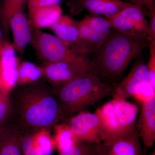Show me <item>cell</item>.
I'll list each match as a JSON object with an SVG mask.
<instances>
[{"label": "cell", "mask_w": 155, "mask_h": 155, "mask_svg": "<svg viewBox=\"0 0 155 155\" xmlns=\"http://www.w3.org/2000/svg\"><path fill=\"white\" fill-rule=\"evenodd\" d=\"M131 4L122 0H74L70 4L71 12L77 14L84 10L93 15L113 17Z\"/></svg>", "instance_id": "4fadbf2b"}, {"label": "cell", "mask_w": 155, "mask_h": 155, "mask_svg": "<svg viewBox=\"0 0 155 155\" xmlns=\"http://www.w3.org/2000/svg\"><path fill=\"white\" fill-rule=\"evenodd\" d=\"M43 76L54 87L68 83L86 72L89 67L65 62L44 63L41 66Z\"/></svg>", "instance_id": "30bf717a"}, {"label": "cell", "mask_w": 155, "mask_h": 155, "mask_svg": "<svg viewBox=\"0 0 155 155\" xmlns=\"http://www.w3.org/2000/svg\"><path fill=\"white\" fill-rule=\"evenodd\" d=\"M144 155H155V150H153V151L152 152L149 153L148 154Z\"/></svg>", "instance_id": "1f68e13d"}, {"label": "cell", "mask_w": 155, "mask_h": 155, "mask_svg": "<svg viewBox=\"0 0 155 155\" xmlns=\"http://www.w3.org/2000/svg\"><path fill=\"white\" fill-rule=\"evenodd\" d=\"M22 128L10 125L0 137V155H22L20 145Z\"/></svg>", "instance_id": "ac0fdd59"}, {"label": "cell", "mask_w": 155, "mask_h": 155, "mask_svg": "<svg viewBox=\"0 0 155 155\" xmlns=\"http://www.w3.org/2000/svg\"><path fill=\"white\" fill-rule=\"evenodd\" d=\"M150 43L147 35L112 29L91 54V72L102 80L115 81Z\"/></svg>", "instance_id": "6da1fadb"}, {"label": "cell", "mask_w": 155, "mask_h": 155, "mask_svg": "<svg viewBox=\"0 0 155 155\" xmlns=\"http://www.w3.org/2000/svg\"><path fill=\"white\" fill-rule=\"evenodd\" d=\"M56 149L60 153L67 150L79 142L68 125L63 121L54 127Z\"/></svg>", "instance_id": "d6986e66"}, {"label": "cell", "mask_w": 155, "mask_h": 155, "mask_svg": "<svg viewBox=\"0 0 155 155\" xmlns=\"http://www.w3.org/2000/svg\"><path fill=\"white\" fill-rule=\"evenodd\" d=\"M2 28L0 26V54L2 53L6 47L10 43L4 37Z\"/></svg>", "instance_id": "f546056e"}, {"label": "cell", "mask_w": 155, "mask_h": 155, "mask_svg": "<svg viewBox=\"0 0 155 155\" xmlns=\"http://www.w3.org/2000/svg\"><path fill=\"white\" fill-rule=\"evenodd\" d=\"M50 28L56 37L74 50L79 39L78 22L69 15H62Z\"/></svg>", "instance_id": "2e32d148"}, {"label": "cell", "mask_w": 155, "mask_h": 155, "mask_svg": "<svg viewBox=\"0 0 155 155\" xmlns=\"http://www.w3.org/2000/svg\"><path fill=\"white\" fill-rule=\"evenodd\" d=\"M78 24L79 39L74 50L85 55L94 53L112 29L108 19L98 15L85 16Z\"/></svg>", "instance_id": "8992f818"}, {"label": "cell", "mask_w": 155, "mask_h": 155, "mask_svg": "<svg viewBox=\"0 0 155 155\" xmlns=\"http://www.w3.org/2000/svg\"><path fill=\"white\" fill-rule=\"evenodd\" d=\"M43 76L40 66L29 61L20 62L17 68V85L25 86L38 82Z\"/></svg>", "instance_id": "ffe728a7"}, {"label": "cell", "mask_w": 155, "mask_h": 155, "mask_svg": "<svg viewBox=\"0 0 155 155\" xmlns=\"http://www.w3.org/2000/svg\"><path fill=\"white\" fill-rule=\"evenodd\" d=\"M139 110L135 104L116 97L98 108L94 113L100 120L101 141L122 136L134 130Z\"/></svg>", "instance_id": "277c9868"}, {"label": "cell", "mask_w": 155, "mask_h": 155, "mask_svg": "<svg viewBox=\"0 0 155 155\" xmlns=\"http://www.w3.org/2000/svg\"><path fill=\"white\" fill-rule=\"evenodd\" d=\"M63 0H28L27 3L28 10L45 6L60 5Z\"/></svg>", "instance_id": "83f0119b"}, {"label": "cell", "mask_w": 155, "mask_h": 155, "mask_svg": "<svg viewBox=\"0 0 155 155\" xmlns=\"http://www.w3.org/2000/svg\"><path fill=\"white\" fill-rule=\"evenodd\" d=\"M93 155H144L137 128L125 135L102 140Z\"/></svg>", "instance_id": "ba28073f"}, {"label": "cell", "mask_w": 155, "mask_h": 155, "mask_svg": "<svg viewBox=\"0 0 155 155\" xmlns=\"http://www.w3.org/2000/svg\"><path fill=\"white\" fill-rule=\"evenodd\" d=\"M9 125H4L0 126V137L4 133L6 129L8 127Z\"/></svg>", "instance_id": "4dcf8cb0"}, {"label": "cell", "mask_w": 155, "mask_h": 155, "mask_svg": "<svg viewBox=\"0 0 155 155\" xmlns=\"http://www.w3.org/2000/svg\"><path fill=\"white\" fill-rule=\"evenodd\" d=\"M95 145L88 143L79 142L69 149L59 153L58 155H93Z\"/></svg>", "instance_id": "d4e9b609"}, {"label": "cell", "mask_w": 155, "mask_h": 155, "mask_svg": "<svg viewBox=\"0 0 155 155\" xmlns=\"http://www.w3.org/2000/svg\"><path fill=\"white\" fill-rule=\"evenodd\" d=\"M79 142L97 144L101 141L98 117L95 113L81 111L64 121Z\"/></svg>", "instance_id": "52a82bcc"}, {"label": "cell", "mask_w": 155, "mask_h": 155, "mask_svg": "<svg viewBox=\"0 0 155 155\" xmlns=\"http://www.w3.org/2000/svg\"><path fill=\"white\" fill-rule=\"evenodd\" d=\"M137 128L145 150L152 147L155 141V94L141 102Z\"/></svg>", "instance_id": "5bb4252c"}, {"label": "cell", "mask_w": 155, "mask_h": 155, "mask_svg": "<svg viewBox=\"0 0 155 155\" xmlns=\"http://www.w3.org/2000/svg\"><path fill=\"white\" fill-rule=\"evenodd\" d=\"M4 0H0V6L2 5V3Z\"/></svg>", "instance_id": "d6a6232c"}, {"label": "cell", "mask_w": 155, "mask_h": 155, "mask_svg": "<svg viewBox=\"0 0 155 155\" xmlns=\"http://www.w3.org/2000/svg\"><path fill=\"white\" fill-rule=\"evenodd\" d=\"M9 27L13 35L12 45L14 49L22 55L26 47L30 43L32 35L30 22L24 11H18L11 16L9 19Z\"/></svg>", "instance_id": "9a60e30c"}, {"label": "cell", "mask_w": 155, "mask_h": 155, "mask_svg": "<svg viewBox=\"0 0 155 155\" xmlns=\"http://www.w3.org/2000/svg\"><path fill=\"white\" fill-rule=\"evenodd\" d=\"M30 44L44 63L68 62L91 69L88 56L75 51L55 35L46 33L41 29H35L32 32Z\"/></svg>", "instance_id": "5b68a950"}, {"label": "cell", "mask_w": 155, "mask_h": 155, "mask_svg": "<svg viewBox=\"0 0 155 155\" xmlns=\"http://www.w3.org/2000/svg\"><path fill=\"white\" fill-rule=\"evenodd\" d=\"M106 18L112 29L148 35V23L142 7L131 4L116 15Z\"/></svg>", "instance_id": "9c48e42d"}, {"label": "cell", "mask_w": 155, "mask_h": 155, "mask_svg": "<svg viewBox=\"0 0 155 155\" xmlns=\"http://www.w3.org/2000/svg\"><path fill=\"white\" fill-rule=\"evenodd\" d=\"M149 84L147 65L142 60H137L123 81L114 87L112 97L127 100L135 97Z\"/></svg>", "instance_id": "8fae6325"}, {"label": "cell", "mask_w": 155, "mask_h": 155, "mask_svg": "<svg viewBox=\"0 0 155 155\" xmlns=\"http://www.w3.org/2000/svg\"><path fill=\"white\" fill-rule=\"evenodd\" d=\"M150 19L148 23V37L150 42H155V4L147 7Z\"/></svg>", "instance_id": "4316f807"}, {"label": "cell", "mask_w": 155, "mask_h": 155, "mask_svg": "<svg viewBox=\"0 0 155 155\" xmlns=\"http://www.w3.org/2000/svg\"><path fill=\"white\" fill-rule=\"evenodd\" d=\"M34 131L22 129L20 145L22 155H36L32 140Z\"/></svg>", "instance_id": "cb8c5ba5"}, {"label": "cell", "mask_w": 155, "mask_h": 155, "mask_svg": "<svg viewBox=\"0 0 155 155\" xmlns=\"http://www.w3.org/2000/svg\"><path fill=\"white\" fill-rule=\"evenodd\" d=\"M127 2L131 5L142 7L146 6L147 8L155 4V0H127Z\"/></svg>", "instance_id": "f1b7e54d"}, {"label": "cell", "mask_w": 155, "mask_h": 155, "mask_svg": "<svg viewBox=\"0 0 155 155\" xmlns=\"http://www.w3.org/2000/svg\"><path fill=\"white\" fill-rule=\"evenodd\" d=\"M14 110V105L10 95L0 93V126L6 125Z\"/></svg>", "instance_id": "603a6c76"}, {"label": "cell", "mask_w": 155, "mask_h": 155, "mask_svg": "<svg viewBox=\"0 0 155 155\" xmlns=\"http://www.w3.org/2000/svg\"><path fill=\"white\" fill-rule=\"evenodd\" d=\"M28 12L29 22L35 29L50 28L63 15L60 5L40 7Z\"/></svg>", "instance_id": "e0dca14e"}, {"label": "cell", "mask_w": 155, "mask_h": 155, "mask_svg": "<svg viewBox=\"0 0 155 155\" xmlns=\"http://www.w3.org/2000/svg\"><path fill=\"white\" fill-rule=\"evenodd\" d=\"M28 0H4L0 6V24L3 33L8 36L10 31L9 21L16 12L24 11Z\"/></svg>", "instance_id": "44dd1931"}, {"label": "cell", "mask_w": 155, "mask_h": 155, "mask_svg": "<svg viewBox=\"0 0 155 155\" xmlns=\"http://www.w3.org/2000/svg\"><path fill=\"white\" fill-rule=\"evenodd\" d=\"M12 102L22 129H50L66 119L52 90L39 81L22 86Z\"/></svg>", "instance_id": "7a4b0ae2"}, {"label": "cell", "mask_w": 155, "mask_h": 155, "mask_svg": "<svg viewBox=\"0 0 155 155\" xmlns=\"http://www.w3.org/2000/svg\"><path fill=\"white\" fill-rule=\"evenodd\" d=\"M12 44L0 54V93L10 95L17 85V68L20 60Z\"/></svg>", "instance_id": "7c38bea8"}, {"label": "cell", "mask_w": 155, "mask_h": 155, "mask_svg": "<svg viewBox=\"0 0 155 155\" xmlns=\"http://www.w3.org/2000/svg\"><path fill=\"white\" fill-rule=\"evenodd\" d=\"M150 57L147 64L149 83L155 90V42H150Z\"/></svg>", "instance_id": "484cf974"}, {"label": "cell", "mask_w": 155, "mask_h": 155, "mask_svg": "<svg viewBox=\"0 0 155 155\" xmlns=\"http://www.w3.org/2000/svg\"><path fill=\"white\" fill-rule=\"evenodd\" d=\"M32 140L34 146L40 148L45 155H51L56 149L54 137L50 133V129L41 128L34 130Z\"/></svg>", "instance_id": "7402d4cb"}, {"label": "cell", "mask_w": 155, "mask_h": 155, "mask_svg": "<svg viewBox=\"0 0 155 155\" xmlns=\"http://www.w3.org/2000/svg\"><path fill=\"white\" fill-rule=\"evenodd\" d=\"M114 88L89 72L52 90L66 119L113 95Z\"/></svg>", "instance_id": "3957f363"}]
</instances>
